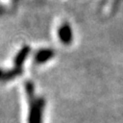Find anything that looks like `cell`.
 <instances>
[{
	"mask_svg": "<svg viewBox=\"0 0 123 123\" xmlns=\"http://www.w3.org/2000/svg\"><path fill=\"white\" fill-rule=\"evenodd\" d=\"M24 88H25V92H26L28 100H31V99L35 98V86H34L33 82L26 81L24 83Z\"/></svg>",
	"mask_w": 123,
	"mask_h": 123,
	"instance_id": "obj_6",
	"label": "cell"
},
{
	"mask_svg": "<svg viewBox=\"0 0 123 123\" xmlns=\"http://www.w3.org/2000/svg\"><path fill=\"white\" fill-rule=\"evenodd\" d=\"M22 74V68H18V67H14L13 69L7 70L4 72V76L2 78L1 82H7L10 81L14 79H16L17 77L20 76Z\"/></svg>",
	"mask_w": 123,
	"mask_h": 123,
	"instance_id": "obj_5",
	"label": "cell"
},
{
	"mask_svg": "<svg viewBox=\"0 0 123 123\" xmlns=\"http://www.w3.org/2000/svg\"><path fill=\"white\" fill-rule=\"evenodd\" d=\"M58 37L60 42L64 45H70L73 41V30L68 22H64L58 28Z\"/></svg>",
	"mask_w": 123,
	"mask_h": 123,
	"instance_id": "obj_2",
	"label": "cell"
},
{
	"mask_svg": "<svg viewBox=\"0 0 123 123\" xmlns=\"http://www.w3.org/2000/svg\"><path fill=\"white\" fill-rule=\"evenodd\" d=\"M55 52L51 49H41L36 51L34 55V61L36 64H44L54 56Z\"/></svg>",
	"mask_w": 123,
	"mask_h": 123,
	"instance_id": "obj_3",
	"label": "cell"
},
{
	"mask_svg": "<svg viewBox=\"0 0 123 123\" xmlns=\"http://www.w3.org/2000/svg\"><path fill=\"white\" fill-rule=\"evenodd\" d=\"M4 72H5V70H3V69L0 68V81L2 80V78H3V76H4Z\"/></svg>",
	"mask_w": 123,
	"mask_h": 123,
	"instance_id": "obj_8",
	"label": "cell"
},
{
	"mask_svg": "<svg viewBox=\"0 0 123 123\" xmlns=\"http://www.w3.org/2000/svg\"><path fill=\"white\" fill-rule=\"evenodd\" d=\"M29 101L28 123H43V113L46 100L43 97L33 98Z\"/></svg>",
	"mask_w": 123,
	"mask_h": 123,
	"instance_id": "obj_1",
	"label": "cell"
},
{
	"mask_svg": "<svg viewBox=\"0 0 123 123\" xmlns=\"http://www.w3.org/2000/svg\"><path fill=\"white\" fill-rule=\"evenodd\" d=\"M5 11H6V7L4 5H2V4H0V17L5 13Z\"/></svg>",
	"mask_w": 123,
	"mask_h": 123,
	"instance_id": "obj_7",
	"label": "cell"
},
{
	"mask_svg": "<svg viewBox=\"0 0 123 123\" xmlns=\"http://www.w3.org/2000/svg\"><path fill=\"white\" fill-rule=\"evenodd\" d=\"M12 1H13L14 3H16V2H18V1H19V0H12Z\"/></svg>",
	"mask_w": 123,
	"mask_h": 123,
	"instance_id": "obj_9",
	"label": "cell"
},
{
	"mask_svg": "<svg viewBox=\"0 0 123 123\" xmlns=\"http://www.w3.org/2000/svg\"><path fill=\"white\" fill-rule=\"evenodd\" d=\"M31 49L29 46H23L16 54L15 58H14V67H18V68H22L23 63L25 62V60L27 59V57L30 54Z\"/></svg>",
	"mask_w": 123,
	"mask_h": 123,
	"instance_id": "obj_4",
	"label": "cell"
}]
</instances>
